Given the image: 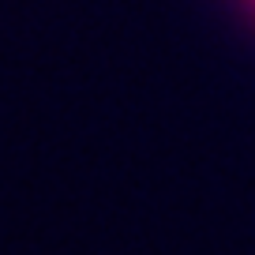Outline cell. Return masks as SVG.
<instances>
[{
  "mask_svg": "<svg viewBox=\"0 0 255 255\" xmlns=\"http://www.w3.org/2000/svg\"><path fill=\"white\" fill-rule=\"evenodd\" d=\"M252 4H255V0H252Z\"/></svg>",
  "mask_w": 255,
  "mask_h": 255,
  "instance_id": "obj_1",
  "label": "cell"
}]
</instances>
